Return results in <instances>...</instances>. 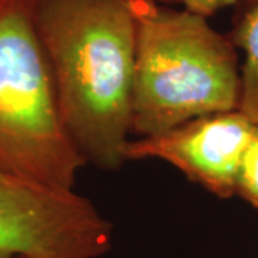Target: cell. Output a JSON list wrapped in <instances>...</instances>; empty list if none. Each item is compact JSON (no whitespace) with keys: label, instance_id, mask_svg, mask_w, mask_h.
<instances>
[{"label":"cell","instance_id":"ba28073f","mask_svg":"<svg viewBox=\"0 0 258 258\" xmlns=\"http://www.w3.org/2000/svg\"><path fill=\"white\" fill-rule=\"evenodd\" d=\"M184 9L192 13L201 15L204 18H210L227 8H235L242 0H178Z\"/></svg>","mask_w":258,"mask_h":258},{"label":"cell","instance_id":"6da1fadb","mask_svg":"<svg viewBox=\"0 0 258 258\" xmlns=\"http://www.w3.org/2000/svg\"><path fill=\"white\" fill-rule=\"evenodd\" d=\"M36 25L66 132L86 162L119 169L137 53L129 0H36Z\"/></svg>","mask_w":258,"mask_h":258},{"label":"cell","instance_id":"8992f818","mask_svg":"<svg viewBox=\"0 0 258 258\" xmlns=\"http://www.w3.org/2000/svg\"><path fill=\"white\" fill-rule=\"evenodd\" d=\"M227 36L245 55L240 69L238 111L258 128V0H242L235 6L232 29Z\"/></svg>","mask_w":258,"mask_h":258},{"label":"cell","instance_id":"7a4b0ae2","mask_svg":"<svg viewBox=\"0 0 258 258\" xmlns=\"http://www.w3.org/2000/svg\"><path fill=\"white\" fill-rule=\"evenodd\" d=\"M137 53L132 134H164L188 120L238 109L237 49L208 19L157 0H129Z\"/></svg>","mask_w":258,"mask_h":258},{"label":"cell","instance_id":"3957f363","mask_svg":"<svg viewBox=\"0 0 258 258\" xmlns=\"http://www.w3.org/2000/svg\"><path fill=\"white\" fill-rule=\"evenodd\" d=\"M85 164L60 116L36 0H0V172L74 189Z\"/></svg>","mask_w":258,"mask_h":258},{"label":"cell","instance_id":"9c48e42d","mask_svg":"<svg viewBox=\"0 0 258 258\" xmlns=\"http://www.w3.org/2000/svg\"><path fill=\"white\" fill-rule=\"evenodd\" d=\"M157 2H161V3H165V5H176V3H179L178 0H157Z\"/></svg>","mask_w":258,"mask_h":258},{"label":"cell","instance_id":"277c9868","mask_svg":"<svg viewBox=\"0 0 258 258\" xmlns=\"http://www.w3.org/2000/svg\"><path fill=\"white\" fill-rule=\"evenodd\" d=\"M112 240V224L86 197L0 172V258H101Z\"/></svg>","mask_w":258,"mask_h":258},{"label":"cell","instance_id":"52a82bcc","mask_svg":"<svg viewBox=\"0 0 258 258\" xmlns=\"http://www.w3.org/2000/svg\"><path fill=\"white\" fill-rule=\"evenodd\" d=\"M237 195L258 208V128L241 164Z\"/></svg>","mask_w":258,"mask_h":258},{"label":"cell","instance_id":"30bf717a","mask_svg":"<svg viewBox=\"0 0 258 258\" xmlns=\"http://www.w3.org/2000/svg\"><path fill=\"white\" fill-rule=\"evenodd\" d=\"M9 258H28V257H22V255H18V257H9Z\"/></svg>","mask_w":258,"mask_h":258},{"label":"cell","instance_id":"5b68a950","mask_svg":"<svg viewBox=\"0 0 258 258\" xmlns=\"http://www.w3.org/2000/svg\"><path fill=\"white\" fill-rule=\"evenodd\" d=\"M255 132L257 126L238 109L211 113L159 135L129 141L125 159L165 161L212 195L231 198Z\"/></svg>","mask_w":258,"mask_h":258}]
</instances>
